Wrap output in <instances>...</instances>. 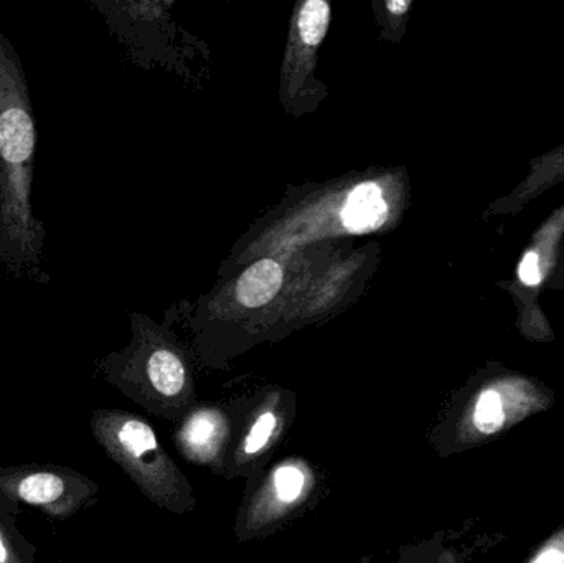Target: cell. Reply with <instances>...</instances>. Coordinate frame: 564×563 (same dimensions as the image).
I'll return each mask as SVG.
<instances>
[{
	"mask_svg": "<svg viewBox=\"0 0 564 563\" xmlns=\"http://www.w3.org/2000/svg\"><path fill=\"white\" fill-rule=\"evenodd\" d=\"M35 155L29 83L15 48L0 30V261L19 277H42L45 228L30 201Z\"/></svg>",
	"mask_w": 564,
	"mask_h": 563,
	"instance_id": "cell-1",
	"label": "cell"
},
{
	"mask_svg": "<svg viewBox=\"0 0 564 563\" xmlns=\"http://www.w3.org/2000/svg\"><path fill=\"white\" fill-rule=\"evenodd\" d=\"M555 403V390L543 380L490 364L441 410L427 432V443L440 458L463 455L496 443Z\"/></svg>",
	"mask_w": 564,
	"mask_h": 563,
	"instance_id": "cell-2",
	"label": "cell"
},
{
	"mask_svg": "<svg viewBox=\"0 0 564 563\" xmlns=\"http://www.w3.org/2000/svg\"><path fill=\"white\" fill-rule=\"evenodd\" d=\"M89 430L105 455L152 505L175 516L197 509L191 479L165 452L154 426L144 416L128 410H95Z\"/></svg>",
	"mask_w": 564,
	"mask_h": 563,
	"instance_id": "cell-3",
	"label": "cell"
},
{
	"mask_svg": "<svg viewBox=\"0 0 564 563\" xmlns=\"http://www.w3.org/2000/svg\"><path fill=\"white\" fill-rule=\"evenodd\" d=\"M327 492L324 472L311 459L288 455L245 481L243 499L235 518L238 542L261 541L278 534L311 512Z\"/></svg>",
	"mask_w": 564,
	"mask_h": 563,
	"instance_id": "cell-4",
	"label": "cell"
},
{
	"mask_svg": "<svg viewBox=\"0 0 564 563\" xmlns=\"http://www.w3.org/2000/svg\"><path fill=\"white\" fill-rule=\"evenodd\" d=\"M98 369L111 386L158 419L177 423L198 403L191 370L169 347L109 356Z\"/></svg>",
	"mask_w": 564,
	"mask_h": 563,
	"instance_id": "cell-5",
	"label": "cell"
},
{
	"mask_svg": "<svg viewBox=\"0 0 564 563\" xmlns=\"http://www.w3.org/2000/svg\"><path fill=\"white\" fill-rule=\"evenodd\" d=\"M234 439L227 458V481L250 479L273 462L274 453L297 419V400L292 392L267 389L257 396L230 402Z\"/></svg>",
	"mask_w": 564,
	"mask_h": 563,
	"instance_id": "cell-6",
	"label": "cell"
},
{
	"mask_svg": "<svg viewBox=\"0 0 564 563\" xmlns=\"http://www.w3.org/2000/svg\"><path fill=\"white\" fill-rule=\"evenodd\" d=\"M98 498L96 481L69 466L32 463L0 468V508L15 518L32 509L52 521H68Z\"/></svg>",
	"mask_w": 564,
	"mask_h": 563,
	"instance_id": "cell-7",
	"label": "cell"
},
{
	"mask_svg": "<svg viewBox=\"0 0 564 563\" xmlns=\"http://www.w3.org/2000/svg\"><path fill=\"white\" fill-rule=\"evenodd\" d=\"M564 241V205L556 208L542 227L533 234L517 270V281L509 293L516 300L517 329L532 343L555 340L552 326L540 310V291L546 288L555 273L560 248Z\"/></svg>",
	"mask_w": 564,
	"mask_h": 563,
	"instance_id": "cell-8",
	"label": "cell"
},
{
	"mask_svg": "<svg viewBox=\"0 0 564 563\" xmlns=\"http://www.w3.org/2000/svg\"><path fill=\"white\" fill-rule=\"evenodd\" d=\"M234 439L230 403L198 402L175 423L172 442L182 459L225 478Z\"/></svg>",
	"mask_w": 564,
	"mask_h": 563,
	"instance_id": "cell-9",
	"label": "cell"
},
{
	"mask_svg": "<svg viewBox=\"0 0 564 563\" xmlns=\"http://www.w3.org/2000/svg\"><path fill=\"white\" fill-rule=\"evenodd\" d=\"M564 181V142L540 158L533 159L527 177L509 194L494 201L489 214L494 217L519 214L533 198L545 194Z\"/></svg>",
	"mask_w": 564,
	"mask_h": 563,
	"instance_id": "cell-10",
	"label": "cell"
},
{
	"mask_svg": "<svg viewBox=\"0 0 564 563\" xmlns=\"http://www.w3.org/2000/svg\"><path fill=\"white\" fill-rule=\"evenodd\" d=\"M388 207L377 184H360L348 195L341 208V221L354 234L377 230L387 220Z\"/></svg>",
	"mask_w": 564,
	"mask_h": 563,
	"instance_id": "cell-11",
	"label": "cell"
},
{
	"mask_svg": "<svg viewBox=\"0 0 564 563\" xmlns=\"http://www.w3.org/2000/svg\"><path fill=\"white\" fill-rule=\"evenodd\" d=\"M282 284V270L273 260H261L248 268L238 281V300L247 307L270 303Z\"/></svg>",
	"mask_w": 564,
	"mask_h": 563,
	"instance_id": "cell-12",
	"label": "cell"
},
{
	"mask_svg": "<svg viewBox=\"0 0 564 563\" xmlns=\"http://www.w3.org/2000/svg\"><path fill=\"white\" fill-rule=\"evenodd\" d=\"M39 549L19 531L15 516L0 508V563H39Z\"/></svg>",
	"mask_w": 564,
	"mask_h": 563,
	"instance_id": "cell-13",
	"label": "cell"
},
{
	"mask_svg": "<svg viewBox=\"0 0 564 563\" xmlns=\"http://www.w3.org/2000/svg\"><path fill=\"white\" fill-rule=\"evenodd\" d=\"M446 538L443 534L433 535L417 544L404 545L398 551L394 561L383 563H463L457 552L446 548ZM357 563H375L373 557L364 559Z\"/></svg>",
	"mask_w": 564,
	"mask_h": 563,
	"instance_id": "cell-14",
	"label": "cell"
},
{
	"mask_svg": "<svg viewBox=\"0 0 564 563\" xmlns=\"http://www.w3.org/2000/svg\"><path fill=\"white\" fill-rule=\"evenodd\" d=\"M330 7L324 0H307L299 13V35L308 46L318 45L327 33Z\"/></svg>",
	"mask_w": 564,
	"mask_h": 563,
	"instance_id": "cell-15",
	"label": "cell"
},
{
	"mask_svg": "<svg viewBox=\"0 0 564 563\" xmlns=\"http://www.w3.org/2000/svg\"><path fill=\"white\" fill-rule=\"evenodd\" d=\"M522 563H564V522L533 548Z\"/></svg>",
	"mask_w": 564,
	"mask_h": 563,
	"instance_id": "cell-16",
	"label": "cell"
},
{
	"mask_svg": "<svg viewBox=\"0 0 564 563\" xmlns=\"http://www.w3.org/2000/svg\"><path fill=\"white\" fill-rule=\"evenodd\" d=\"M546 290L564 291V241L562 248H560L558 261H556L555 273H553L552 280L546 284Z\"/></svg>",
	"mask_w": 564,
	"mask_h": 563,
	"instance_id": "cell-17",
	"label": "cell"
},
{
	"mask_svg": "<svg viewBox=\"0 0 564 563\" xmlns=\"http://www.w3.org/2000/svg\"><path fill=\"white\" fill-rule=\"evenodd\" d=\"M388 10H391V13H397V15H400V13H404L408 10V7H410V2L408 0H391V2L387 3Z\"/></svg>",
	"mask_w": 564,
	"mask_h": 563,
	"instance_id": "cell-18",
	"label": "cell"
}]
</instances>
